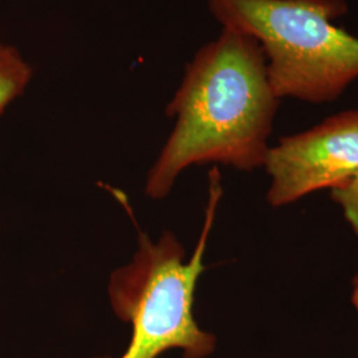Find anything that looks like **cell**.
Returning <instances> with one entry per match:
<instances>
[{"label": "cell", "mask_w": 358, "mask_h": 358, "mask_svg": "<svg viewBox=\"0 0 358 358\" xmlns=\"http://www.w3.org/2000/svg\"><path fill=\"white\" fill-rule=\"evenodd\" d=\"M279 105L259 43L223 28L186 65L167 105L176 125L148 176L146 194L164 198L192 165L220 164L241 171L264 166Z\"/></svg>", "instance_id": "cell-1"}, {"label": "cell", "mask_w": 358, "mask_h": 358, "mask_svg": "<svg viewBox=\"0 0 358 358\" xmlns=\"http://www.w3.org/2000/svg\"><path fill=\"white\" fill-rule=\"evenodd\" d=\"M263 169L271 179L267 202L275 208L345 185L358 173V108L282 137L269 148Z\"/></svg>", "instance_id": "cell-4"}, {"label": "cell", "mask_w": 358, "mask_h": 358, "mask_svg": "<svg viewBox=\"0 0 358 358\" xmlns=\"http://www.w3.org/2000/svg\"><path fill=\"white\" fill-rule=\"evenodd\" d=\"M205 223L192 257L171 232L157 243L140 234V247L128 266L115 269L109 280V299L117 317L131 325V337L118 358H158L178 349L183 358H207L217 337L203 331L194 317L196 284L203 273L207 241L222 198L220 173L208 174ZM110 358V357H99Z\"/></svg>", "instance_id": "cell-3"}, {"label": "cell", "mask_w": 358, "mask_h": 358, "mask_svg": "<svg viewBox=\"0 0 358 358\" xmlns=\"http://www.w3.org/2000/svg\"><path fill=\"white\" fill-rule=\"evenodd\" d=\"M32 68L16 47L0 41V115L23 94L31 78Z\"/></svg>", "instance_id": "cell-5"}, {"label": "cell", "mask_w": 358, "mask_h": 358, "mask_svg": "<svg viewBox=\"0 0 358 358\" xmlns=\"http://www.w3.org/2000/svg\"><path fill=\"white\" fill-rule=\"evenodd\" d=\"M331 198L341 208L346 223L358 238V173L345 185L331 190Z\"/></svg>", "instance_id": "cell-6"}, {"label": "cell", "mask_w": 358, "mask_h": 358, "mask_svg": "<svg viewBox=\"0 0 358 358\" xmlns=\"http://www.w3.org/2000/svg\"><path fill=\"white\" fill-rule=\"evenodd\" d=\"M223 28L255 38L275 94L332 103L358 78V38L334 24L345 0H206Z\"/></svg>", "instance_id": "cell-2"}, {"label": "cell", "mask_w": 358, "mask_h": 358, "mask_svg": "<svg viewBox=\"0 0 358 358\" xmlns=\"http://www.w3.org/2000/svg\"><path fill=\"white\" fill-rule=\"evenodd\" d=\"M350 303L356 309L358 315V273L355 275L353 280H352V294H350Z\"/></svg>", "instance_id": "cell-7"}]
</instances>
